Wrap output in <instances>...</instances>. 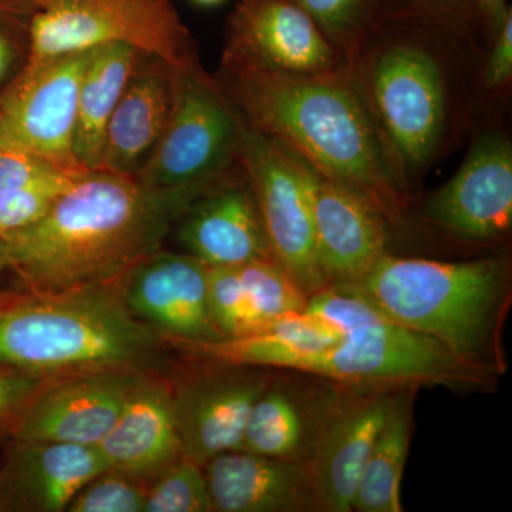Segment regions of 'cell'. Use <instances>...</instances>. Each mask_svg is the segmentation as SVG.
Returning a JSON list of instances; mask_svg holds the SVG:
<instances>
[{
    "mask_svg": "<svg viewBox=\"0 0 512 512\" xmlns=\"http://www.w3.org/2000/svg\"><path fill=\"white\" fill-rule=\"evenodd\" d=\"M173 99V67L140 52L111 114L100 170L136 177L167 126Z\"/></svg>",
    "mask_w": 512,
    "mask_h": 512,
    "instance_id": "22",
    "label": "cell"
},
{
    "mask_svg": "<svg viewBox=\"0 0 512 512\" xmlns=\"http://www.w3.org/2000/svg\"><path fill=\"white\" fill-rule=\"evenodd\" d=\"M0 511H3L2 500H0Z\"/></svg>",
    "mask_w": 512,
    "mask_h": 512,
    "instance_id": "39",
    "label": "cell"
},
{
    "mask_svg": "<svg viewBox=\"0 0 512 512\" xmlns=\"http://www.w3.org/2000/svg\"><path fill=\"white\" fill-rule=\"evenodd\" d=\"M10 2L28 3V5H30L28 0H10ZM30 6H32V5H30Z\"/></svg>",
    "mask_w": 512,
    "mask_h": 512,
    "instance_id": "38",
    "label": "cell"
},
{
    "mask_svg": "<svg viewBox=\"0 0 512 512\" xmlns=\"http://www.w3.org/2000/svg\"><path fill=\"white\" fill-rule=\"evenodd\" d=\"M106 470L97 446L12 439L0 467L3 511H67L84 485Z\"/></svg>",
    "mask_w": 512,
    "mask_h": 512,
    "instance_id": "19",
    "label": "cell"
},
{
    "mask_svg": "<svg viewBox=\"0 0 512 512\" xmlns=\"http://www.w3.org/2000/svg\"><path fill=\"white\" fill-rule=\"evenodd\" d=\"M202 468L215 511H320L311 471L299 461L235 450Z\"/></svg>",
    "mask_w": 512,
    "mask_h": 512,
    "instance_id": "21",
    "label": "cell"
},
{
    "mask_svg": "<svg viewBox=\"0 0 512 512\" xmlns=\"http://www.w3.org/2000/svg\"><path fill=\"white\" fill-rule=\"evenodd\" d=\"M161 348L128 311L120 282L0 295V366L46 377L146 370Z\"/></svg>",
    "mask_w": 512,
    "mask_h": 512,
    "instance_id": "4",
    "label": "cell"
},
{
    "mask_svg": "<svg viewBox=\"0 0 512 512\" xmlns=\"http://www.w3.org/2000/svg\"><path fill=\"white\" fill-rule=\"evenodd\" d=\"M194 2L201 6H217L224 2V0H194Z\"/></svg>",
    "mask_w": 512,
    "mask_h": 512,
    "instance_id": "37",
    "label": "cell"
},
{
    "mask_svg": "<svg viewBox=\"0 0 512 512\" xmlns=\"http://www.w3.org/2000/svg\"><path fill=\"white\" fill-rule=\"evenodd\" d=\"M508 0H477L478 16L480 23L491 35L500 26L501 20L504 19L505 13L510 9Z\"/></svg>",
    "mask_w": 512,
    "mask_h": 512,
    "instance_id": "35",
    "label": "cell"
},
{
    "mask_svg": "<svg viewBox=\"0 0 512 512\" xmlns=\"http://www.w3.org/2000/svg\"><path fill=\"white\" fill-rule=\"evenodd\" d=\"M138 55L140 50L126 43L92 49L80 86L73 140L74 160L83 170L101 168L107 126Z\"/></svg>",
    "mask_w": 512,
    "mask_h": 512,
    "instance_id": "23",
    "label": "cell"
},
{
    "mask_svg": "<svg viewBox=\"0 0 512 512\" xmlns=\"http://www.w3.org/2000/svg\"><path fill=\"white\" fill-rule=\"evenodd\" d=\"M25 63L126 43L174 70L200 66L194 39L170 0H28Z\"/></svg>",
    "mask_w": 512,
    "mask_h": 512,
    "instance_id": "7",
    "label": "cell"
},
{
    "mask_svg": "<svg viewBox=\"0 0 512 512\" xmlns=\"http://www.w3.org/2000/svg\"><path fill=\"white\" fill-rule=\"evenodd\" d=\"M32 12L33 8L28 3L0 0V93L25 64L19 32L26 30Z\"/></svg>",
    "mask_w": 512,
    "mask_h": 512,
    "instance_id": "31",
    "label": "cell"
},
{
    "mask_svg": "<svg viewBox=\"0 0 512 512\" xmlns=\"http://www.w3.org/2000/svg\"><path fill=\"white\" fill-rule=\"evenodd\" d=\"M220 69L328 76L352 67L292 0H241L228 19Z\"/></svg>",
    "mask_w": 512,
    "mask_h": 512,
    "instance_id": "11",
    "label": "cell"
},
{
    "mask_svg": "<svg viewBox=\"0 0 512 512\" xmlns=\"http://www.w3.org/2000/svg\"><path fill=\"white\" fill-rule=\"evenodd\" d=\"M239 165L254 192L276 264L306 298L325 289L316 256L311 197L299 157L241 117Z\"/></svg>",
    "mask_w": 512,
    "mask_h": 512,
    "instance_id": "9",
    "label": "cell"
},
{
    "mask_svg": "<svg viewBox=\"0 0 512 512\" xmlns=\"http://www.w3.org/2000/svg\"><path fill=\"white\" fill-rule=\"evenodd\" d=\"M97 447L111 470L144 483L183 457L173 386L146 370L141 372L119 419Z\"/></svg>",
    "mask_w": 512,
    "mask_h": 512,
    "instance_id": "20",
    "label": "cell"
},
{
    "mask_svg": "<svg viewBox=\"0 0 512 512\" xmlns=\"http://www.w3.org/2000/svg\"><path fill=\"white\" fill-rule=\"evenodd\" d=\"M218 89L249 126L335 183L402 220L400 187L352 70L328 76L218 70Z\"/></svg>",
    "mask_w": 512,
    "mask_h": 512,
    "instance_id": "2",
    "label": "cell"
},
{
    "mask_svg": "<svg viewBox=\"0 0 512 512\" xmlns=\"http://www.w3.org/2000/svg\"><path fill=\"white\" fill-rule=\"evenodd\" d=\"M56 195L39 190L0 191V235L39 220Z\"/></svg>",
    "mask_w": 512,
    "mask_h": 512,
    "instance_id": "33",
    "label": "cell"
},
{
    "mask_svg": "<svg viewBox=\"0 0 512 512\" xmlns=\"http://www.w3.org/2000/svg\"><path fill=\"white\" fill-rule=\"evenodd\" d=\"M120 286L128 311L170 345L221 339L208 305V266L195 256L160 249Z\"/></svg>",
    "mask_w": 512,
    "mask_h": 512,
    "instance_id": "16",
    "label": "cell"
},
{
    "mask_svg": "<svg viewBox=\"0 0 512 512\" xmlns=\"http://www.w3.org/2000/svg\"><path fill=\"white\" fill-rule=\"evenodd\" d=\"M211 362L173 386V406L184 456L204 466L241 450L245 424L256 400L272 383L265 367Z\"/></svg>",
    "mask_w": 512,
    "mask_h": 512,
    "instance_id": "12",
    "label": "cell"
},
{
    "mask_svg": "<svg viewBox=\"0 0 512 512\" xmlns=\"http://www.w3.org/2000/svg\"><path fill=\"white\" fill-rule=\"evenodd\" d=\"M84 173L28 154L0 150V191L39 190L59 194Z\"/></svg>",
    "mask_w": 512,
    "mask_h": 512,
    "instance_id": "30",
    "label": "cell"
},
{
    "mask_svg": "<svg viewBox=\"0 0 512 512\" xmlns=\"http://www.w3.org/2000/svg\"><path fill=\"white\" fill-rule=\"evenodd\" d=\"M150 483L143 512L215 511L204 468L190 458H178Z\"/></svg>",
    "mask_w": 512,
    "mask_h": 512,
    "instance_id": "27",
    "label": "cell"
},
{
    "mask_svg": "<svg viewBox=\"0 0 512 512\" xmlns=\"http://www.w3.org/2000/svg\"><path fill=\"white\" fill-rule=\"evenodd\" d=\"M311 16L352 67L369 37L386 18L387 0H292Z\"/></svg>",
    "mask_w": 512,
    "mask_h": 512,
    "instance_id": "26",
    "label": "cell"
},
{
    "mask_svg": "<svg viewBox=\"0 0 512 512\" xmlns=\"http://www.w3.org/2000/svg\"><path fill=\"white\" fill-rule=\"evenodd\" d=\"M424 217L466 241H495L512 227V146L503 134H485L454 177L431 195Z\"/></svg>",
    "mask_w": 512,
    "mask_h": 512,
    "instance_id": "15",
    "label": "cell"
},
{
    "mask_svg": "<svg viewBox=\"0 0 512 512\" xmlns=\"http://www.w3.org/2000/svg\"><path fill=\"white\" fill-rule=\"evenodd\" d=\"M8 271V256H6L5 239L0 235V275Z\"/></svg>",
    "mask_w": 512,
    "mask_h": 512,
    "instance_id": "36",
    "label": "cell"
},
{
    "mask_svg": "<svg viewBox=\"0 0 512 512\" xmlns=\"http://www.w3.org/2000/svg\"><path fill=\"white\" fill-rule=\"evenodd\" d=\"M92 49L25 63L0 93V150L77 168V101ZM86 171V170H84Z\"/></svg>",
    "mask_w": 512,
    "mask_h": 512,
    "instance_id": "10",
    "label": "cell"
},
{
    "mask_svg": "<svg viewBox=\"0 0 512 512\" xmlns=\"http://www.w3.org/2000/svg\"><path fill=\"white\" fill-rule=\"evenodd\" d=\"M416 393L413 387L397 393L363 467L353 511H403L402 480L414 431Z\"/></svg>",
    "mask_w": 512,
    "mask_h": 512,
    "instance_id": "25",
    "label": "cell"
},
{
    "mask_svg": "<svg viewBox=\"0 0 512 512\" xmlns=\"http://www.w3.org/2000/svg\"><path fill=\"white\" fill-rule=\"evenodd\" d=\"M212 185L154 188L131 175L86 171L39 220L2 235L8 271L29 291L117 284L163 249L181 215Z\"/></svg>",
    "mask_w": 512,
    "mask_h": 512,
    "instance_id": "1",
    "label": "cell"
},
{
    "mask_svg": "<svg viewBox=\"0 0 512 512\" xmlns=\"http://www.w3.org/2000/svg\"><path fill=\"white\" fill-rule=\"evenodd\" d=\"M494 46L484 72L490 90L504 89L512 77V9H508L493 35Z\"/></svg>",
    "mask_w": 512,
    "mask_h": 512,
    "instance_id": "34",
    "label": "cell"
},
{
    "mask_svg": "<svg viewBox=\"0 0 512 512\" xmlns=\"http://www.w3.org/2000/svg\"><path fill=\"white\" fill-rule=\"evenodd\" d=\"M141 372L104 369L53 377L30 400L10 437L99 446Z\"/></svg>",
    "mask_w": 512,
    "mask_h": 512,
    "instance_id": "14",
    "label": "cell"
},
{
    "mask_svg": "<svg viewBox=\"0 0 512 512\" xmlns=\"http://www.w3.org/2000/svg\"><path fill=\"white\" fill-rule=\"evenodd\" d=\"M147 483L120 471H103L89 481L72 503L69 512H143Z\"/></svg>",
    "mask_w": 512,
    "mask_h": 512,
    "instance_id": "29",
    "label": "cell"
},
{
    "mask_svg": "<svg viewBox=\"0 0 512 512\" xmlns=\"http://www.w3.org/2000/svg\"><path fill=\"white\" fill-rule=\"evenodd\" d=\"M400 390L346 386L342 399L329 400L308 461L320 511H353L363 467Z\"/></svg>",
    "mask_w": 512,
    "mask_h": 512,
    "instance_id": "13",
    "label": "cell"
},
{
    "mask_svg": "<svg viewBox=\"0 0 512 512\" xmlns=\"http://www.w3.org/2000/svg\"><path fill=\"white\" fill-rule=\"evenodd\" d=\"M301 160L311 197L316 256L326 286H353L387 254L386 218L355 191Z\"/></svg>",
    "mask_w": 512,
    "mask_h": 512,
    "instance_id": "17",
    "label": "cell"
},
{
    "mask_svg": "<svg viewBox=\"0 0 512 512\" xmlns=\"http://www.w3.org/2000/svg\"><path fill=\"white\" fill-rule=\"evenodd\" d=\"M386 20H404L463 35L480 23V16L477 0H387Z\"/></svg>",
    "mask_w": 512,
    "mask_h": 512,
    "instance_id": "28",
    "label": "cell"
},
{
    "mask_svg": "<svg viewBox=\"0 0 512 512\" xmlns=\"http://www.w3.org/2000/svg\"><path fill=\"white\" fill-rule=\"evenodd\" d=\"M336 288L439 340L478 372L497 379L507 370L501 336L512 291L505 258L443 262L386 254L359 284Z\"/></svg>",
    "mask_w": 512,
    "mask_h": 512,
    "instance_id": "3",
    "label": "cell"
},
{
    "mask_svg": "<svg viewBox=\"0 0 512 512\" xmlns=\"http://www.w3.org/2000/svg\"><path fill=\"white\" fill-rule=\"evenodd\" d=\"M53 377L0 366V434L12 433L40 387Z\"/></svg>",
    "mask_w": 512,
    "mask_h": 512,
    "instance_id": "32",
    "label": "cell"
},
{
    "mask_svg": "<svg viewBox=\"0 0 512 512\" xmlns=\"http://www.w3.org/2000/svg\"><path fill=\"white\" fill-rule=\"evenodd\" d=\"M419 32L416 23L386 20L376 30L383 47L352 66L403 191L436 156L447 124L444 72Z\"/></svg>",
    "mask_w": 512,
    "mask_h": 512,
    "instance_id": "6",
    "label": "cell"
},
{
    "mask_svg": "<svg viewBox=\"0 0 512 512\" xmlns=\"http://www.w3.org/2000/svg\"><path fill=\"white\" fill-rule=\"evenodd\" d=\"M241 116L200 66L174 70L170 117L136 178L154 188L208 187L239 167Z\"/></svg>",
    "mask_w": 512,
    "mask_h": 512,
    "instance_id": "8",
    "label": "cell"
},
{
    "mask_svg": "<svg viewBox=\"0 0 512 512\" xmlns=\"http://www.w3.org/2000/svg\"><path fill=\"white\" fill-rule=\"evenodd\" d=\"M328 403L313 412L291 390L272 382L249 412L241 450L308 466Z\"/></svg>",
    "mask_w": 512,
    "mask_h": 512,
    "instance_id": "24",
    "label": "cell"
},
{
    "mask_svg": "<svg viewBox=\"0 0 512 512\" xmlns=\"http://www.w3.org/2000/svg\"><path fill=\"white\" fill-rule=\"evenodd\" d=\"M305 311L343 333L335 345L295 353L284 370L323 377L353 387H493L497 379L466 365L439 340L399 325L372 303L345 288L313 293Z\"/></svg>",
    "mask_w": 512,
    "mask_h": 512,
    "instance_id": "5",
    "label": "cell"
},
{
    "mask_svg": "<svg viewBox=\"0 0 512 512\" xmlns=\"http://www.w3.org/2000/svg\"><path fill=\"white\" fill-rule=\"evenodd\" d=\"M175 225L181 247L208 268L272 258L254 192L241 165L192 201Z\"/></svg>",
    "mask_w": 512,
    "mask_h": 512,
    "instance_id": "18",
    "label": "cell"
}]
</instances>
